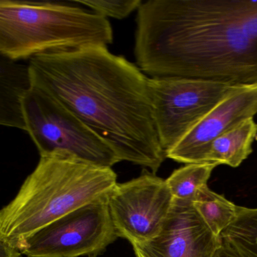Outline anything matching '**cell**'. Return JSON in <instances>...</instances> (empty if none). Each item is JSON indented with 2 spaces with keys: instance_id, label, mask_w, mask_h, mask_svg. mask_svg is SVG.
<instances>
[{
  "instance_id": "cell-1",
  "label": "cell",
  "mask_w": 257,
  "mask_h": 257,
  "mask_svg": "<svg viewBox=\"0 0 257 257\" xmlns=\"http://www.w3.org/2000/svg\"><path fill=\"white\" fill-rule=\"evenodd\" d=\"M135 58L150 78L257 84V0H149Z\"/></svg>"
},
{
  "instance_id": "cell-2",
  "label": "cell",
  "mask_w": 257,
  "mask_h": 257,
  "mask_svg": "<svg viewBox=\"0 0 257 257\" xmlns=\"http://www.w3.org/2000/svg\"><path fill=\"white\" fill-rule=\"evenodd\" d=\"M34 86L49 93L113 149L120 160L156 174L167 158L153 114L149 79L106 46L31 58Z\"/></svg>"
},
{
  "instance_id": "cell-3",
  "label": "cell",
  "mask_w": 257,
  "mask_h": 257,
  "mask_svg": "<svg viewBox=\"0 0 257 257\" xmlns=\"http://www.w3.org/2000/svg\"><path fill=\"white\" fill-rule=\"evenodd\" d=\"M116 184L112 168L69 158L40 157L16 198L0 212V239L19 247L54 221L107 198Z\"/></svg>"
},
{
  "instance_id": "cell-4",
  "label": "cell",
  "mask_w": 257,
  "mask_h": 257,
  "mask_svg": "<svg viewBox=\"0 0 257 257\" xmlns=\"http://www.w3.org/2000/svg\"><path fill=\"white\" fill-rule=\"evenodd\" d=\"M112 40L109 21L96 13L58 3L0 1V55L13 61L107 46Z\"/></svg>"
},
{
  "instance_id": "cell-5",
  "label": "cell",
  "mask_w": 257,
  "mask_h": 257,
  "mask_svg": "<svg viewBox=\"0 0 257 257\" xmlns=\"http://www.w3.org/2000/svg\"><path fill=\"white\" fill-rule=\"evenodd\" d=\"M22 109L26 132L41 157L69 158L108 168L121 162L106 141L44 90L33 85Z\"/></svg>"
},
{
  "instance_id": "cell-6",
  "label": "cell",
  "mask_w": 257,
  "mask_h": 257,
  "mask_svg": "<svg viewBox=\"0 0 257 257\" xmlns=\"http://www.w3.org/2000/svg\"><path fill=\"white\" fill-rule=\"evenodd\" d=\"M244 86L195 78H150L155 121L166 156L219 103Z\"/></svg>"
},
{
  "instance_id": "cell-7",
  "label": "cell",
  "mask_w": 257,
  "mask_h": 257,
  "mask_svg": "<svg viewBox=\"0 0 257 257\" xmlns=\"http://www.w3.org/2000/svg\"><path fill=\"white\" fill-rule=\"evenodd\" d=\"M107 198L82 206L43 227L23 240L19 249L28 257L102 253L118 238Z\"/></svg>"
},
{
  "instance_id": "cell-8",
  "label": "cell",
  "mask_w": 257,
  "mask_h": 257,
  "mask_svg": "<svg viewBox=\"0 0 257 257\" xmlns=\"http://www.w3.org/2000/svg\"><path fill=\"white\" fill-rule=\"evenodd\" d=\"M173 201L166 180L153 173L117 183L107 198L117 236L132 246L153 240L160 233Z\"/></svg>"
},
{
  "instance_id": "cell-9",
  "label": "cell",
  "mask_w": 257,
  "mask_h": 257,
  "mask_svg": "<svg viewBox=\"0 0 257 257\" xmlns=\"http://www.w3.org/2000/svg\"><path fill=\"white\" fill-rule=\"evenodd\" d=\"M221 245V237L207 226L193 201L174 198L160 233L133 248L137 257H213Z\"/></svg>"
},
{
  "instance_id": "cell-10",
  "label": "cell",
  "mask_w": 257,
  "mask_h": 257,
  "mask_svg": "<svg viewBox=\"0 0 257 257\" xmlns=\"http://www.w3.org/2000/svg\"><path fill=\"white\" fill-rule=\"evenodd\" d=\"M257 114V84L245 85L210 111L167 158L180 163L203 164L209 146L222 134Z\"/></svg>"
},
{
  "instance_id": "cell-11",
  "label": "cell",
  "mask_w": 257,
  "mask_h": 257,
  "mask_svg": "<svg viewBox=\"0 0 257 257\" xmlns=\"http://www.w3.org/2000/svg\"><path fill=\"white\" fill-rule=\"evenodd\" d=\"M32 86L29 67L1 55L0 124L26 131L22 100Z\"/></svg>"
},
{
  "instance_id": "cell-12",
  "label": "cell",
  "mask_w": 257,
  "mask_h": 257,
  "mask_svg": "<svg viewBox=\"0 0 257 257\" xmlns=\"http://www.w3.org/2000/svg\"><path fill=\"white\" fill-rule=\"evenodd\" d=\"M257 140V122L248 118L216 138L206 152L203 164L238 167L252 153Z\"/></svg>"
},
{
  "instance_id": "cell-13",
  "label": "cell",
  "mask_w": 257,
  "mask_h": 257,
  "mask_svg": "<svg viewBox=\"0 0 257 257\" xmlns=\"http://www.w3.org/2000/svg\"><path fill=\"white\" fill-rule=\"evenodd\" d=\"M197 211L218 237L235 221L238 207L209 189L203 188L193 201Z\"/></svg>"
},
{
  "instance_id": "cell-14",
  "label": "cell",
  "mask_w": 257,
  "mask_h": 257,
  "mask_svg": "<svg viewBox=\"0 0 257 257\" xmlns=\"http://www.w3.org/2000/svg\"><path fill=\"white\" fill-rule=\"evenodd\" d=\"M217 165L215 164H187L175 170L166 180L174 198L195 201Z\"/></svg>"
},
{
  "instance_id": "cell-15",
  "label": "cell",
  "mask_w": 257,
  "mask_h": 257,
  "mask_svg": "<svg viewBox=\"0 0 257 257\" xmlns=\"http://www.w3.org/2000/svg\"><path fill=\"white\" fill-rule=\"evenodd\" d=\"M220 237L246 256L257 257V208L238 207L235 221Z\"/></svg>"
},
{
  "instance_id": "cell-16",
  "label": "cell",
  "mask_w": 257,
  "mask_h": 257,
  "mask_svg": "<svg viewBox=\"0 0 257 257\" xmlns=\"http://www.w3.org/2000/svg\"><path fill=\"white\" fill-rule=\"evenodd\" d=\"M76 4H81L85 7H90L94 10V13L103 17L113 18V19H125L134 11L138 10L143 4L141 0H124V1H104V0H97V1H76Z\"/></svg>"
},
{
  "instance_id": "cell-17",
  "label": "cell",
  "mask_w": 257,
  "mask_h": 257,
  "mask_svg": "<svg viewBox=\"0 0 257 257\" xmlns=\"http://www.w3.org/2000/svg\"><path fill=\"white\" fill-rule=\"evenodd\" d=\"M1 257H21L22 252L19 247L11 244L4 239H0Z\"/></svg>"
},
{
  "instance_id": "cell-18",
  "label": "cell",
  "mask_w": 257,
  "mask_h": 257,
  "mask_svg": "<svg viewBox=\"0 0 257 257\" xmlns=\"http://www.w3.org/2000/svg\"><path fill=\"white\" fill-rule=\"evenodd\" d=\"M213 257H248L228 243L222 241V245L217 249Z\"/></svg>"
}]
</instances>
